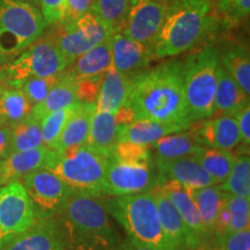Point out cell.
I'll return each mask as SVG.
<instances>
[{"label":"cell","mask_w":250,"mask_h":250,"mask_svg":"<svg viewBox=\"0 0 250 250\" xmlns=\"http://www.w3.org/2000/svg\"><path fill=\"white\" fill-rule=\"evenodd\" d=\"M124 105L136 120H152L190 129L191 122L184 99L183 61H166L131 77V88Z\"/></svg>","instance_id":"6da1fadb"},{"label":"cell","mask_w":250,"mask_h":250,"mask_svg":"<svg viewBox=\"0 0 250 250\" xmlns=\"http://www.w3.org/2000/svg\"><path fill=\"white\" fill-rule=\"evenodd\" d=\"M61 215L67 250H112L121 245L102 196L72 191Z\"/></svg>","instance_id":"7a4b0ae2"},{"label":"cell","mask_w":250,"mask_h":250,"mask_svg":"<svg viewBox=\"0 0 250 250\" xmlns=\"http://www.w3.org/2000/svg\"><path fill=\"white\" fill-rule=\"evenodd\" d=\"M212 0H171L152 43L155 59L182 55L202 42L215 26Z\"/></svg>","instance_id":"3957f363"},{"label":"cell","mask_w":250,"mask_h":250,"mask_svg":"<svg viewBox=\"0 0 250 250\" xmlns=\"http://www.w3.org/2000/svg\"><path fill=\"white\" fill-rule=\"evenodd\" d=\"M104 202L108 213L124 228L127 237L156 250H175L161 227L152 191L111 197Z\"/></svg>","instance_id":"277c9868"},{"label":"cell","mask_w":250,"mask_h":250,"mask_svg":"<svg viewBox=\"0 0 250 250\" xmlns=\"http://www.w3.org/2000/svg\"><path fill=\"white\" fill-rule=\"evenodd\" d=\"M219 64V49L213 45L205 46L183 61L184 99L191 123L213 116Z\"/></svg>","instance_id":"5b68a950"},{"label":"cell","mask_w":250,"mask_h":250,"mask_svg":"<svg viewBox=\"0 0 250 250\" xmlns=\"http://www.w3.org/2000/svg\"><path fill=\"white\" fill-rule=\"evenodd\" d=\"M108 159L83 145L62 152L52 151L45 169L61 177L73 191L102 196Z\"/></svg>","instance_id":"8992f818"},{"label":"cell","mask_w":250,"mask_h":250,"mask_svg":"<svg viewBox=\"0 0 250 250\" xmlns=\"http://www.w3.org/2000/svg\"><path fill=\"white\" fill-rule=\"evenodd\" d=\"M48 27L40 9L23 0H0V55L11 58L43 36Z\"/></svg>","instance_id":"52a82bcc"},{"label":"cell","mask_w":250,"mask_h":250,"mask_svg":"<svg viewBox=\"0 0 250 250\" xmlns=\"http://www.w3.org/2000/svg\"><path fill=\"white\" fill-rule=\"evenodd\" d=\"M70 62L49 36H41L5 65L4 83L20 87L29 78L50 77L67 70Z\"/></svg>","instance_id":"ba28073f"},{"label":"cell","mask_w":250,"mask_h":250,"mask_svg":"<svg viewBox=\"0 0 250 250\" xmlns=\"http://www.w3.org/2000/svg\"><path fill=\"white\" fill-rule=\"evenodd\" d=\"M111 35V31L90 9L73 22L57 23L46 36L54 41L71 65L79 56Z\"/></svg>","instance_id":"9c48e42d"},{"label":"cell","mask_w":250,"mask_h":250,"mask_svg":"<svg viewBox=\"0 0 250 250\" xmlns=\"http://www.w3.org/2000/svg\"><path fill=\"white\" fill-rule=\"evenodd\" d=\"M152 162H129L108 159L103 195L122 197L152 191L160 183Z\"/></svg>","instance_id":"30bf717a"},{"label":"cell","mask_w":250,"mask_h":250,"mask_svg":"<svg viewBox=\"0 0 250 250\" xmlns=\"http://www.w3.org/2000/svg\"><path fill=\"white\" fill-rule=\"evenodd\" d=\"M37 214L20 181L0 187V247L35 224Z\"/></svg>","instance_id":"8fae6325"},{"label":"cell","mask_w":250,"mask_h":250,"mask_svg":"<svg viewBox=\"0 0 250 250\" xmlns=\"http://www.w3.org/2000/svg\"><path fill=\"white\" fill-rule=\"evenodd\" d=\"M26 189L37 217L56 218L64 210L73 190L51 170H35L20 181Z\"/></svg>","instance_id":"7c38bea8"},{"label":"cell","mask_w":250,"mask_h":250,"mask_svg":"<svg viewBox=\"0 0 250 250\" xmlns=\"http://www.w3.org/2000/svg\"><path fill=\"white\" fill-rule=\"evenodd\" d=\"M170 2L171 0H131L121 33L152 46Z\"/></svg>","instance_id":"4fadbf2b"},{"label":"cell","mask_w":250,"mask_h":250,"mask_svg":"<svg viewBox=\"0 0 250 250\" xmlns=\"http://www.w3.org/2000/svg\"><path fill=\"white\" fill-rule=\"evenodd\" d=\"M0 250H67V246L57 219L37 217L29 229L0 247Z\"/></svg>","instance_id":"5bb4252c"},{"label":"cell","mask_w":250,"mask_h":250,"mask_svg":"<svg viewBox=\"0 0 250 250\" xmlns=\"http://www.w3.org/2000/svg\"><path fill=\"white\" fill-rule=\"evenodd\" d=\"M159 186L173 203L184 225H186L190 237L189 250H195L208 241L204 228H203L198 210L193 202L190 190L182 184L171 180H161Z\"/></svg>","instance_id":"9a60e30c"},{"label":"cell","mask_w":250,"mask_h":250,"mask_svg":"<svg viewBox=\"0 0 250 250\" xmlns=\"http://www.w3.org/2000/svg\"><path fill=\"white\" fill-rule=\"evenodd\" d=\"M155 61L152 46L146 43L130 39L123 33H115L111 36V65L125 76L146 70Z\"/></svg>","instance_id":"2e32d148"},{"label":"cell","mask_w":250,"mask_h":250,"mask_svg":"<svg viewBox=\"0 0 250 250\" xmlns=\"http://www.w3.org/2000/svg\"><path fill=\"white\" fill-rule=\"evenodd\" d=\"M199 146L232 151L240 143V133L235 116H218L202 121L191 131Z\"/></svg>","instance_id":"e0dca14e"},{"label":"cell","mask_w":250,"mask_h":250,"mask_svg":"<svg viewBox=\"0 0 250 250\" xmlns=\"http://www.w3.org/2000/svg\"><path fill=\"white\" fill-rule=\"evenodd\" d=\"M159 179L176 181L189 190L215 186V181L192 156L174 160H153Z\"/></svg>","instance_id":"ac0fdd59"},{"label":"cell","mask_w":250,"mask_h":250,"mask_svg":"<svg viewBox=\"0 0 250 250\" xmlns=\"http://www.w3.org/2000/svg\"><path fill=\"white\" fill-rule=\"evenodd\" d=\"M51 154L52 149L45 146L11 153L7 158L0 161V187L14 181H21L28 174L45 168Z\"/></svg>","instance_id":"d6986e66"},{"label":"cell","mask_w":250,"mask_h":250,"mask_svg":"<svg viewBox=\"0 0 250 250\" xmlns=\"http://www.w3.org/2000/svg\"><path fill=\"white\" fill-rule=\"evenodd\" d=\"M152 192L158 206L161 227L167 240L175 250H189V233L173 203L169 201L159 184L152 190Z\"/></svg>","instance_id":"ffe728a7"},{"label":"cell","mask_w":250,"mask_h":250,"mask_svg":"<svg viewBox=\"0 0 250 250\" xmlns=\"http://www.w3.org/2000/svg\"><path fill=\"white\" fill-rule=\"evenodd\" d=\"M131 88V77L111 66L103 74L95 110L115 114L126 103Z\"/></svg>","instance_id":"44dd1931"},{"label":"cell","mask_w":250,"mask_h":250,"mask_svg":"<svg viewBox=\"0 0 250 250\" xmlns=\"http://www.w3.org/2000/svg\"><path fill=\"white\" fill-rule=\"evenodd\" d=\"M249 104V96L243 92L239 83L219 64L217 72V87L214 94V114L219 116H235L241 109Z\"/></svg>","instance_id":"7402d4cb"},{"label":"cell","mask_w":250,"mask_h":250,"mask_svg":"<svg viewBox=\"0 0 250 250\" xmlns=\"http://www.w3.org/2000/svg\"><path fill=\"white\" fill-rule=\"evenodd\" d=\"M94 112L95 103L77 102L74 104V109L65 124L56 151L62 152L65 149L86 145Z\"/></svg>","instance_id":"603a6c76"},{"label":"cell","mask_w":250,"mask_h":250,"mask_svg":"<svg viewBox=\"0 0 250 250\" xmlns=\"http://www.w3.org/2000/svg\"><path fill=\"white\" fill-rule=\"evenodd\" d=\"M187 127L177 124L162 123L152 120H136L118 129L117 142H130L140 145H152L171 133L182 132Z\"/></svg>","instance_id":"cb8c5ba5"},{"label":"cell","mask_w":250,"mask_h":250,"mask_svg":"<svg viewBox=\"0 0 250 250\" xmlns=\"http://www.w3.org/2000/svg\"><path fill=\"white\" fill-rule=\"evenodd\" d=\"M191 197L195 202L199 218H201L203 228L208 239L213 236L215 219L219 211L226 205L229 195L221 190V188L215 186L199 188L190 190Z\"/></svg>","instance_id":"d4e9b609"},{"label":"cell","mask_w":250,"mask_h":250,"mask_svg":"<svg viewBox=\"0 0 250 250\" xmlns=\"http://www.w3.org/2000/svg\"><path fill=\"white\" fill-rule=\"evenodd\" d=\"M112 36V35H111ZM111 36L79 56L68 67L76 78H95L103 76L111 66Z\"/></svg>","instance_id":"484cf974"},{"label":"cell","mask_w":250,"mask_h":250,"mask_svg":"<svg viewBox=\"0 0 250 250\" xmlns=\"http://www.w3.org/2000/svg\"><path fill=\"white\" fill-rule=\"evenodd\" d=\"M117 134L118 125L115 114L95 110L86 145L100 154L110 158L117 144Z\"/></svg>","instance_id":"4316f807"},{"label":"cell","mask_w":250,"mask_h":250,"mask_svg":"<svg viewBox=\"0 0 250 250\" xmlns=\"http://www.w3.org/2000/svg\"><path fill=\"white\" fill-rule=\"evenodd\" d=\"M78 102L77 99V78L65 70L64 76L54 88L50 90L46 98L40 104L33 107L31 116L35 120H42L50 112L70 107Z\"/></svg>","instance_id":"83f0119b"},{"label":"cell","mask_w":250,"mask_h":250,"mask_svg":"<svg viewBox=\"0 0 250 250\" xmlns=\"http://www.w3.org/2000/svg\"><path fill=\"white\" fill-rule=\"evenodd\" d=\"M220 64L233 79L239 83L243 92L250 95V55L247 46L240 43H228L219 50Z\"/></svg>","instance_id":"f1b7e54d"},{"label":"cell","mask_w":250,"mask_h":250,"mask_svg":"<svg viewBox=\"0 0 250 250\" xmlns=\"http://www.w3.org/2000/svg\"><path fill=\"white\" fill-rule=\"evenodd\" d=\"M33 107L20 88L0 85V124L13 126L20 123L30 116Z\"/></svg>","instance_id":"f546056e"},{"label":"cell","mask_w":250,"mask_h":250,"mask_svg":"<svg viewBox=\"0 0 250 250\" xmlns=\"http://www.w3.org/2000/svg\"><path fill=\"white\" fill-rule=\"evenodd\" d=\"M198 144L191 132L171 133L149 145L153 160H174V159L191 156Z\"/></svg>","instance_id":"4dcf8cb0"},{"label":"cell","mask_w":250,"mask_h":250,"mask_svg":"<svg viewBox=\"0 0 250 250\" xmlns=\"http://www.w3.org/2000/svg\"><path fill=\"white\" fill-rule=\"evenodd\" d=\"M191 156L199 162L203 169L210 175L217 184H221L227 179L236 160L233 152L203 146H198Z\"/></svg>","instance_id":"1f68e13d"},{"label":"cell","mask_w":250,"mask_h":250,"mask_svg":"<svg viewBox=\"0 0 250 250\" xmlns=\"http://www.w3.org/2000/svg\"><path fill=\"white\" fill-rule=\"evenodd\" d=\"M43 146L41 122L33 116L11 126V153L29 151Z\"/></svg>","instance_id":"d6a6232c"},{"label":"cell","mask_w":250,"mask_h":250,"mask_svg":"<svg viewBox=\"0 0 250 250\" xmlns=\"http://www.w3.org/2000/svg\"><path fill=\"white\" fill-rule=\"evenodd\" d=\"M131 0H94L93 12L112 34L123 29Z\"/></svg>","instance_id":"836d02e7"},{"label":"cell","mask_w":250,"mask_h":250,"mask_svg":"<svg viewBox=\"0 0 250 250\" xmlns=\"http://www.w3.org/2000/svg\"><path fill=\"white\" fill-rule=\"evenodd\" d=\"M221 190L230 196L250 198V158L249 154L240 155L234 162L227 179L221 183Z\"/></svg>","instance_id":"e575fe53"},{"label":"cell","mask_w":250,"mask_h":250,"mask_svg":"<svg viewBox=\"0 0 250 250\" xmlns=\"http://www.w3.org/2000/svg\"><path fill=\"white\" fill-rule=\"evenodd\" d=\"M76 104V103H74ZM74 104L70 107L59 109V110L52 111L45 115L41 120V131H42L43 146L46 148L56 151L57 148L59 138L64 130L65 124L68 118H70L72 111L74 109Z\"/></svg>","instance_id":"d590c367"},{"label":"cell","mask_w":250,"mask_h":250,"mask_svg":"<svg viewBox=\"0 0 250 250\" xmlns=\"http://www.w3.org/2000/svg\"><path fill=\"white\" fill-rule=\"evenodd\" d=\"M64 72L65 71H62L61 73L50 77L29 78V79L24 80L19 88L22 90L31 104H40L46 98L50 90L59 83V80L64 76Z\"/></svg>","instance_id":"8d00e7d4"},{"label":"cell","mask_w":250,"mask_h":250,"mask_svg":"<svg viewBox=\"0 0 250 250\" xmlns=\"http://www.w3.org/2000/svg\"><path fill=\"white\" fill-rule=\"evenodd\" d=\"M226 208L228 212H229V228H228V234L249 228L250 198L229 195L226 203Z\"/></svg>","instance_id":"74e56055"},{"label":"cell","mask_w":250,"mask_h":250,"mask_svg":"<svg viewBox=\"0 0 250 250\" xmlns=\"http://www.w3.org/2000/svg\"><path fill=\"white\" fill-rule=\"evenodd\" d=\"M111 156L122 161L152 162L149 145H140L130 142H117Z\"/></svg>","instance_id":"f35d334b"},{"label":"cell","mask_w":250,"mask_h":250,"mask_svg":"<svg viewBox=\"0 0 250 250\" xmlns=\"http://www.w3.org/2000/svg\"><path fill=\"white\" fill-rule=\"evenodd\" d=\"M103 76L95 78H77L78 102L95 103L101 88Z\"/></svg>","instance_id":"ab89813d"},{"label":"cell","mask_w":250,"mask_h":250,"mask_svg":"<svg viewBox=\"0 0 250 250\" xmlns=\"http://www.w3.org/2000/svg\"><path fill=\"white\" fill-rule=\"evenodd\" d=\"M43 18L48 26L64 21L66 0H39Z\"/></svg>","instance_id":"60d3db41"},{"label":"cell","mask_w":250,"mask_h":250,"mask_svg":"<svg viewBox=\"0 0 250 250\" xmlns=\"http://www.w3.org/2000/svg\"><path fill=\"white\" fill-rule=\"evenodd\" d=\"M217 245L226 250H250V229L247 228L228 234Z\"/></svg>","instance_id":"b9f144b4"},{"label":"cell","mask_w":250,"mask_h":250,"mask_svg":"<svg viewBox=\"0 0 250 250\" xmlns=\"http://www.w3.org/2000/svg\"><path fill=\"white\" fill-rule=\"evenodd\" d=\"M94 0H66L65 18L62 22H73L92 9Z\"/></svg>","instance_id":"7bdbcfd3"},{"label":"cell","mask_w":250,"mask_h":250,"mask_svg":"<svg viewBox=\"0 0 250 250\" xmlns=\"http://www.w3.org/2000/svg\"><path fill=\"white\" fill-rule=\"evenodd\" d=\"M237 127H239L241 143L249 146L250 144V104H247L235 115Z\"/></svg>","instance_id":"ee69618b"},{"label":"cell","mask_w":250,"mask_h":250,"mask_svg":"<svg viewBox=\"0 0 250 250\" xmlns=\"http://www.w3.org/2000/svg\"><path fill=\"white\" fill-rule=\"evenodd\" d=\"M228 228H229V212H228L226 205L219 211L215 219L213 236L215 237V241L219 242L223 240L228 234Z\"/></svg>","instance_id":"f6af8a7d"},{"label":"cell","mask_w":250,"mask_h":250,"mask_svg":"<svg viewBox=\"0 0 250 250\" xmlns=\"http://www.w3.org/2000/svg\"><path fill=\"white\" fill-rule=\"evenodd\" d=\"M250 12V0H235L233 5L230 6L229 11L227 12L230 21L233 22H239V21L245 20L248 18Z\"/></svg>","instance_id":"bcb514c9"},{"label":"cell","mask_w":250,"mask_h":250,"mask_svg":"<svg viewBox=\"0 0 250 250\" xmlns=\"http://www.w3.org/2000/svg\"><path fill=\"white\" fill-rule=\"evenodd\" d=\"M11 154V126L0 124V161Z\"/></svg>","instance_id":"7dc6e473"},{"label":"cell","mask_w":250,"mask_h":250,"mask_svg":"<svg viewBox=\"0 0 250 250\" xmlns=\"http://www.w3.org/2000/svg\"><path fill=\"white\" fill-rule=\"evenodd\" d=\"M121 248L122 250H156L151 248V247L142 245V243L134 241V240L130 239V237H127L126 241L122 243Z\"/></svg>","instance_id":"c3c4849f"},{"label":"cell","mask_w":250,"mask_h":250,"mask_svg":"<svg viewBox=\"0 0 250 250\" xmlns=\"http://www.w3.org/2000/svg\"><path fill=\"white\" fill-rule=\"evenodd\" d=\"M235 0H215V9L219 13L226 14Z\"/></svg>","instance_id":"681fc988"},{"label":"cell","mask_w":250,"mask_h":250,"mask_svg":"<svg viewBox=\"0 0 250 250\" xmlns=\"http://www.w3.org/2000/svg\"><path fill=\"white\" fill-rule=\"evenodd\" d=\"M9 61H8V57H5V56L0 55V85H2L4 83V78H2V72H4V67L5 65L7 64Z\"/></svg>","instance_id":"f907efd6"},{"label":"cell","mask_w":250,"mask_h":250,"mask_svg":"<svg viewBox=\"0 0 250 250\" xmlns=\"http://www.w3.org/2000/svg\"><path fill=\"white\" fill-rule=\"evenodd\" d=\"M23 1H28V2H34V4H37L39 0H23Z\"/></svg>","instance_id":"816d5d0a"},{"label":"cell","mask_w":250,"mask_h":250,"mask_svg":"<svg viewBox=\"0 0 250 250\" xmlns=\"http://www.w3.org/2000/svg\"><path fill=\"white\" fill-rule=\"evenodd\" d=\"M214 250H226V249H224V248H221V247H217V248H215Z\"/></svg>","instance_id":"f5cc1de1"}]
</instances>
